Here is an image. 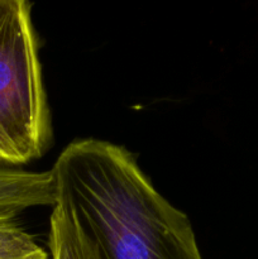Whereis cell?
Returning a JSON list of instances; mask_svg holds the SVG:
<instances>
[{
    "mask_svg": "<svg viewBox=\"0 0 258 259\" xmlns=\"http://www.w3.org/2000/svg\"><path fill=\"white\" fill-rule=\"evenodd\" d=\"M66 210L100 259H202L189 218L153 187L123 147L86 138L51 169Z\"/></svg>",
    "mask_w": 258,
    "mask_h": 259,
    "instance_id": "1",
    "label": "cell"
},
{
    "mask_svg": "<svg viewBox=\"0 0 258 259\" xmlns=\"http://www.w3.org/2000/svg\"><path fill=\"white\" fill-rule=\"evenodd\" d=\"M30 8L24 0H0V163H28L51 141Z\"/></svg>",
    "mask_w": 258,
    "mask_h": 259,
    "instance_id": "2",
    "label": "cell"
},
{
    "mask_svg": "<svg viewBox=\"0 0 258 259\" xmlns=\"http://www.w3.org/2000/svg\"><path fill=\"white\" fill-rule=\"evenodd\" d=\"M55 204L56 186L51 171L0 168V222H15L27 209Z\"/></svg>",
    "mask_w": 258,
    "mask_h": 259,
    "instance_id": "3",
    "label": "cell"
},
{
    "mask_svg": "<svg viewBox=\"0 0 258 259\" xmlns=\"http://www.w3.org/2000/svg\"><path fill=\"white\" fill-rule=\"evenodd\" d=\"M51 259H100L77 223L66 210L53 206L48 233Z\"/></svg>",
    "mask_w": 258,
    "mask_h": 259,
    "instance_id": "4",
    "label": "cell"
}]
</instances>
